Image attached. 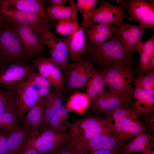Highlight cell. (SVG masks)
Returning a JSON list of instances; mask_svg holds the SVG:
<instances>
[{
  "label": "cell",
  "instance_id": "cell-1",
  "mask_svg": "<svg viewBox=\"0 0 154 154\" xmlns=\"http://www.w3.org/2000/svg\"><path fill=\"white\" fill-rule=\"evenodd\" d=\"M114 130L111 118L87 116L71 123L67 133L68 138L63 145L74 150L98 135H112Z\"/></svg>",
  "mask_w": 154,
  "mask_h": 154
},
{
  "label": "cell",
  "instance_id": "cell-2",
  "mask_svg": "<svg viewBox=\"0 0 154 154\" xmlns=\"http://www.w3.org/2000/svg\"><path fill=\"white\" fill-rule=\"evenodd\" d=\"M87 60L104 69L118 65L130 66L133 58L126 51L117 35L100 46L87 44L83 53Z\"/></svg>",
  "mask_w": 154,
  "mask_h": 154
},
{
  "label": "cell",
  "instance_id": "cell-3",
  "mask_svg": "<svg viewBox=\"0 0 154 154\" xmlns=\"http://www.w3.org/2000/svg\"><path fill=\"white\" fill-rule=\"evenodd\" d=\"M100 70L106 86L129 102L132 98L135 70L130 66L118 65Z\"/></svg>",
  "mask_w": 154,
  "mask_h": 154
},
{
  "label": "cell",
  "instance_id": "cell-4",
  "mask_svg": "<svg viewBox=\"0 0 154 154\" xmlns=\"http://www.w3.org/2000/svg\"><path fill=\"white\" fill-rule=\"evenodd\" d=\"M29 55L12 28L0 29V65L24 62Z\"/></svg>",
  "mask_w": 154,
  "mask_h": 154
},
{
  "label": "cell",
  "instance_id": "cell-5",
  "mask_svg": "<svg viewBox=\"0 0 154 154\" xmlns=\"http://www.w3.org/2000/svg\"><path fill=\"white\" fill-rule=\"evenodd\" d=\"M67 138V134L58 133L43 127L29 131L24 147L33 149L42 154H50L60 147Z\"/></svg>",
  "mask_w": 154,
  "mask_h": 154
},
{
  "label": "cell",
  "instance_id": "cell-6",
  "mask_svg": "<svg viewBox=\"0 0 154 154\" xmlns=\"http://www.w3.org/2000/svg\"><path fill=\"white\" fill-rule=\"evenodd\" d=\"M38 29L48 49L50 57L63 74L70 63L68 53L71 35L59 38L50 31L47 26H42Z\"/></svg>",
  "mask_w": 154,
  "mask_h": 154
},
{
  "label": "cell",
  "instance_id": "cell-7",
  "mask_svg": "<svg viewBox=\"0 0 154 154\" xmlns=\"http://www.w3.org/2000/svg\"><path fill=\"white\" fill-rule=\"evenodd\" d=\"M119 6L111 4L108 1H102L99 6L95 8L84 17L81 23L83 28H87L92 24H111L123 20V18L131 21L124 11L123 5L120 3Z\"/></svg>",
  "mask_w": 154,
  "mask_h": 154
},
{
  "label": "cell",
  "instance_id": "cell-8",
  "mask_svg": "<svg viewBox=\"0 0 154 154\" xmlns=\"http://www.w3.org/2000/svg\"><path fill=\"white\" fill-rule=\"evenodd\" d=\"M33 68L25 63L17 62L0 65V88L14 91L25 81Z\"/></svg>",
  "mask_w": 154,
  "mask_h": 154
},
{
  "label": "cell",
  "instance_id": "cell-9",
  "mask_svg": "<svg viewBox=\"0 0 154 154\" xmlns=\"http://www.w3.org/2000/svg\"><path fill=\"white\" fill-rule=\"evenodd\" d=\"M128 12L129 18L145 29L154 28V0H129L120 1Z\"/></svg>",
  "mask_w": 154,
  "mask_h": 154
},
{
  "label": "cell",
  "instance_id": "cell-10",
  "mask_svg": "<svg viewBox=\"0 0 154 154\" xmlns=\"http://www.w3.org/2000/svg\"><path fill=\"white\" fill-rule=\"evenodd\" d=\"M117 35L125 49L131 56L133 52H138L143 42L142 37L145 29L138 25H131L122 20L113 23Z\"/></svg>",
  "mask_w": 154,
  "mask_h": 154
},
{
  "label": "cell",
  "instance_id": "cell-11",
  "mask_svg": "<svg viewBox=\"0 0 154 154\" xmlns=\"http://www.w3.org/2000/svg\"><path fill=\"white\" fill-rule=\"evenodd\" d=\"M0 16L3 21L11 24L27 25L38 29L42 26H49L50 23L40 16L13 9L7 6L4 0L0 2Z\"/></svg>",
  "mask_w": 154,
  "mask_h": 154
},
{
  "label": "cell",
  "instance_id": "cell-12",
  "mask_svg": "<svg viewBox=\"0 0 154 154\" xmlns=\"http://www.w3.org/2000/svg\"><path fill=\"white\" fill-rule=\"evenodd\" d=\"M11 28L21 41L28 54L37 53L46 45L39 29L25 25L13 24Z\"/></svg>",
  "mask_w": 154,
  "mask_h": 154
},
{
  "label": "cell",
  "instance_id": "cell-13",
  "mask_svg": "<svg viewBox=\"0 0 154 154\" xmlns=\"http://www.w3.org/2000/svg\"><path fill=\"white\" fill-rule=\"evenodd\" d=\"M39 99L37 93L28 80L19 85L15 91V113L18 119L21 120Z\"/></svg>",
  "mask_w": 154,
  "mask_h": 154
},
{
  "label": "cell",
  "instance_id": "cell-14",
  "mask_svg": "<svg viewBox=\"0 0 154 154\" xmlns=\"http://www.w3.org/2000/svg\"><path fill=\"white\" fill-rule=\"evenodd\" d=\"M128 102L110 88L104 89L92 107V111L98 112L106 117H111L113 111Z\"/></svg>",
  "mask_w": 154,
  "mask_h": 154
},
{
  "label": "cell",
  "instance_id": "cell-15",
  "mask_svg": "<svg viewBox=\"0 0 154 154\" xmlns=\"http://www.w3.org/2000/svg\"><path fill=\"white\" fill-rule=\"evenodd\" d=\"M123 141L115 136L102 134L95 137L73 150L77 154H90L100 149H114Z\"/></svg>",
  "mask_w": 154,
  "mask_h": 154
},
{
  "label": "cell",
  "instance_id": "cell-16",
  "mask_svg": "<svg viewBox=\"0 0 154 154\" xmlns=\"http://www.w3.org/2000/svg\"><path fill=\"white\" fill-rule=\"evenodd\" d=\"M9 7L16 10L37 15L50 23L51 19L43 7V1L40 0H4Z\"/></svg>",
  "mask_w": 154,
  "mask_h": 154
},
{
  "label": "cell",
  "instance_id": "cell-17",
  "mask_svg": "<svg viewBox=\"0 0 154 154\" xmlns=\"http://www.w3.org/2000/svg\"><path fill=\"white\" fill-rule=\"evenodd\" d=\"M132 98L134 108L139 115L147 116L153 112L154 98L147 92L134 85Z\"/></svg>",
  "mask_w": 154,
  "mask_h": 154
},
{
  "label": "cell",
  "instance_id": "cell-18",
  "mask_svg": "<svg viewBox=\"0 0 154 154\" xmlns=\"http://www.w3.org/2000/svg\"><path fill=\"white\" fill-rule=\"evenodd\" d=\"M83 29L78 24L71 35L68 46L69 58L73 62L77 61L85 51L87 43Z\"/></svg>",
  "mask_w": 154,
  "mask_h": 154
},
{
  "label": "cell",
  "instance_id": "cell-19",
  "mask_svg": "<svg viewBox=\"0 0 154 154\" xmlns=\"http://www.w3.org/2000/svg\"><path fill=\"white\" fill-rule=\"evenodd\" d=\"M44 117L43 100L40 99L22 118V125L29 131L41 129L44 127Z\"/></svg>",
  "mask_w": 154,
  "mask_h": 154
},
{
  "label": "cell",
  "instance_id": "cell-20",
  "mask_svg": "<svg viewBox=\"0 0 154 154\" xmlns=\"http://www.w3.org/2000/svg\"><path fill=\"white\" fill-rule=\"evenodd\" d=\"M69 111L66 105H63L44 127L58 133L67 134V130L70 127L72 123L68 119Z\"/></svg>",
  "mask_w": 154,
  "mask_h": 154
},
{
  "label": "cell",
  "instance_id": "cell-21",
  "mask_svg": "<svg viewBox=\"0 0 154 154\" xmlns=\"http://www.w3.org/2000/svg\"><path fill=\"white\" fill-rule=\"evenodd\" d=\"M29 131L22 124L9 133L8 154H17L25 145Z\"/></svg>",
  "mask_w": 154,
  "mask_h": 154
},
{
  "label": "cell",
  "instance_id": "cell-22",
  "mask_svg": "<svg viewBox=\"0 0 154 154\" xmlns=\"http://www.w3.org/2000/svg\"><path fill=\"white\" fill-rule=\"evenodd\" d=\"M139 117L135 110L134 104H128L114 110L111 114V117L114 122V126L115 135L117 137L126 122L129 119Z\"/></svg>",
  "mask_w": 154,
  "mask_h": 154
},
{
  "label": "cell",
  "instance_id": "cell-23",
  "mask_svg": "<svg viewBox=\"0 0 154 154\" xmlns=\"http://www.w3.org/2000/svg\"><path fill=\"white\" fill-rule=\"evenodd\" d=\"M91 78L87 84L86 93L90 98V106L92 107L106 85L100 70L94 68Z\"/></svg>",
  "mask_w": 154,
  "mask_h": 154
},
{
  "label": "cell",
  "instance_id": "cell-24",
  "mask_svg": "<svg viewBox=\"0 0 154 154\" xmlns=\"http://www.w3.org/2000/svg\"><path fill=\"white\" fill-rule=\"evenodd\" d=\"M154 147L153 136L145 132L129 141L123 147V153L130 154L137 152H141L147 148L152 149Z\"/></svg>",
  "mask_w": 154,
  "mask_h": 154
},
{
  "label": "cell",
  "instance_id": "cell-25",
  "mask_svg": "<svg viewBox=\"0 0 154 154\" xmlns=\"http://www.w3.org/2000/svg\"><path fill=\"white\" fill-rule=\"evenodd\" d=\"M139 117L128 119L123 125L117 137L121 141L136 137L146 132V129Z\"/></svg>",
  "mask_w": 154,
  "mask_h": 154
},
{
  "label": "cell",
  "instance_id": "cell-26",
  "mask_svg": "<svg viewBox=\"0 0 154 154\" xmlns=\"http://www.w3.org/2000/svg\"><path fill=\"white\" fill-rule=\"evenodd\" d=\"M69 1L68 6L51 5L47 7L45 10L50 19L58 21L77 17L74 1Z\"/></svg>",
  "mask_w": 154,
  "mask_h": 154
},
{
  "label": "cell",
  "instance_id": "cell-27",
  "mask_svg": "<svg viewBox=\"0 0 154 154\" xmlns=\"http://www.w3.org/2000/svg\"><path fill=\"white\" fill-rule=\"evenodd\" d=\"M83 58L81 56L76 62L69 63L64 72V78L66 89L68 93L76 92V86Z\"/></svg>",
  "mask_w": 154,
  "mask_h": 154
},
{
  "label": "cell",
  "instance_id": "cell-28",
  "mask_svg": "<svg viewBox=\"0 0 154 154\" xmlns=\"http://www.w3.org/2000/svg\"><path fill=\"white\" fill-rule=\"evenodd\" d=\"M90 98L86 92H76L70 96L65 105L69 111L82 114L90 106Z\"/></svg>",
  "mask_w": 154,
  "mask_h": 154
},
{
  "label": "cell",
  "instance_id": "cell-29",
  "mask_svg": "<svg viewBox=\"0 0 154 154\" xmlns=\"http://www.w3.org/2000/svg\"><path fill=\"white\" fill-rule=\"evenodd\" d=\"M15 92V91H9L0 88V114L11 112L16 114Z\"/></svg>",
  "mask_w": 154,
  "mask_h": 154
},
{
  "label": "cell",
  "instance_id": "cell-30",
  "mask_svg": "<svg viewBox=\"0 0 154 154\" xmlns=\"http://www.w3.org/2000/svg\"><path fill=\"white\" fill-rule=\"evenodd\" d=\"M94 68L92 63L83 58L80 72L77 81L76 92L84 90V86L88 79L91 78Z\"/></svg>",
  "mask_w": 154,
  "mask_h": 154
},
{
  "label": "cell",
  "instance_id": "cell-31",
  "mask_svg": "<svg viewBox=\"0 0 154 154\" xmlns=\"http://www.w3.org/2000/svg\"><path fill=\"white\" fill-rule=\"evenodd\" d=\"M49 81L55 90L60 91L63 93L65 91L66 89L64 77L60 70L52 59L50 65Z\"/></svg>",
  "mask_w": 154,
  "mask_h": 154
},
{
  "label": "cell",
  "instance_id": "cell-32",
  "mask_svg": "<svg viewBox=\"0 0 154 154\" xmlns=\"http://www.w3.org/2000/svg\"><path fill=\"white\" fill-rule=\"evenodd\" d=\"M78 24L77 17L58 20L55 25V32L56 34L66 36L71 35Z\"/></svg>",
  "mask_w": 154,
  "mask_h": 154
},
{
  "label": "cell",
  "instance_id": "cell-33",
  "mask_svg": "<svg viewBox=\"0 0 154 154\" xmlns=\"http://www.w3.org/2000/svg\"><path fill=\"white\" fill-rule=\"evenodd\" d=\"M135 85L140 88L154 97V70L144 76H138L134 80Z\"/></svg>",
  "mask_w": 154,
  "mask_h": 154
},
{
  "label": "cell",
  "instance_id": "cell-34",
  "mask_svg": "<svg viewBox=\"0 0 154 154\" xmlns=\"http://www.w3.org/2000/svg\"><path fill=\"white\" fill-rule=\"evenodd\" d=\"M19 120L14 113L5 112L0 114V131L10 132L19 125Z\"/></svg>",
  "mask_w": 154,
  "mask_h": 154
},
{
  "label": "cell",
  "instance_id": "cell-35",
  "mask_svg": "<svg viewBox=\"0 0 154 154\" xmlns=\"http://www.w3.org/2000/svg\"><path fill=\"white\" fill-rule=\"evenodd\" d=\"M51 57H39L34 60L35 67L38 71V73L42 76L49 80L50 76V64Z\"/></svg>",
  "mask_w": 154,
  "mask_h": 154
},
{
  "label": "cell",
  "instance_id": "cell-36",
  "mask_svg": "<svg viewBox=\"0 0 154 154\" xmlns=\"http://www.w3.org/2000/svg\"><path fill=\"white\" fill-rule=\"evenodd\" d=\"M87 28L105 36L108 38H111L116 32L115 28L111 24H92L89 25Z\"/></svg>",
  "mask_w": 154,
  "mask_h": 154
},
{
  "label": "cell",
  "instance_id": "cell-37",
  "mask_svg": "<svg viewBox=\"0 0 154 154\" xmlns=\"http://www.w3.org/2000/svg\"><path fill=\"white\" fill-rule=\"evenodd\" d=\"M98 0H77L75 7L76 10L80 11L84 17L95 8Z\"/></svg>",
  "mask_w": 154,
  "mask_h": 154
},
{
  "label": "cell",
  "instance_id": "cell-38",
  "mask_svg": "<svg viewBox=\"0 0 154 154\" xmlns=\"http://www.w3.org/2000/svg\"><path fill=\"white\" fill-rule=\"evenodd\" d=\"M87 38L89 40L90 44L99 46L104 44L108 38L105 36L89 28H83Z\"/></svg>",
  "mask_w": 154,
  "mask_h": 154
},
{
  "label": "cell",
  "instance_id": "cell-39",
  "mask_svg": "<svg viewBox=\"0 0 154 154\" xmlns=\"http://www.w3.org/2000/svg\"><path fill=\"white\" fill-rule=\"evenodd\" d=\"M50 94L43 99L44 105V127L47 125L55 113Z\"/></svg>",
  "mask_w": 154,
  "mask_h": 154
},
{
  "label": "cell",
  "instance_id": "cell-40",
  "mask_svg": "<svg viewBox=\"0 0 154 154\" xmlns=\"http://www.w3.org/2000/svg\"><path fill=\"white\" fill-rule=\"evenodd\" d=\"M139 55V74L142 76L149 72V65L151 58L148 55L143 51L141 49L138 52Z\"/></svg>",
  "mask_w": 154,
  "mask_h": 154
},
{
  "label": "cell",
  "instance_id": "cell-41",
  "mask_svg": "<svg viewBox=\"0 0 154 154\" xmlns=\"http://www.w3.org/2000/svg\"><path fill=\"white\" fill-rule=\"evenodd\" d=\"M63 93L58 90H55L50 96L55 113L63 106L62 99Z\"/></svg>",
  "mask_w": 154,
  "mask_h": 154
},
{
  "label": "cell",
  "instance_id": "cell-42",
  "mask_svg": "<svg viewBox=\"0 0 154 154\" xmlns=\"http://www.w3.org/2000/svg\"><path fill=\"white\" fill-rule=\"evenodd\" d=\"M27 79L33 80L42 86H45L51 89L52 85L49 81L41 76L38 72L34 71H32L29 75Z\"/></svg>",
  "mask_w": 154,
  "mask_h": 154
},
{
  "label": "cell",
  "instance_id": "cell-43",
  "mask_svg": "<svg viewBox=\"0 0 154 154\" xmlns=\"http://www.w3.org/2000/svg\"><path fill=\"white\" fill-rule=\"evenodd\" d=\"M140 48L143 51L148 55L151 58L154 56V33L147 40L141 43Z\"/></svg>",
  "mask_w": 154,
  "mask_h": 154
},
{
  "label": "cell",
  "instance_id": "cell-44",
  "mask_svg": "<svg viewBox=\"0 0 154 154\" xmlns=\"http://www.w3.org/2000/svg\"><path fill=\"white\" fill-rule=\"evenodd\" d=\"M8 133L0 131V154H8Z\"/></svg>",
  "mask_w": 154,
  "mask_h": 154
},
{
  "label": "cell",
  "instance_id": "cell-45",
  "mask_svg": "<svg viewBox=\"0 0 154 154\" xmlns=\"http://www.w3.org/2000/svg\"><path fill=\"white\" fill-rule=\"evenodd\" d=\"M126 141H123L118 146L114 149H100L90 154H114L124 144Z\"/></svg>",
  "mask_w": 154,
  "mask_h": 154
},
{
  "label": "cell",
  "instance_id": "cell-46",
  "mask_svg": "<svg viewBox=\"0 0 154 154\" xmlns=\"http://www.w3.org/2000/svg\"><path fill=\"white\" fill-rule=\"evenodd\" d=\"M49 154H77L72 149L64 146L60 147L57 149Z\"/></svg>",
  "mask_w": 154,
  "mask_h": 154
},
{
  "label": "cell",
  "instance_id": "cell-47",
  "mask_svg": "<svg viewBox=\"0 0 154 154\" xmlns=\"http://www.w3.org/2000/svg\"><path fill=\"white\" fill-rule=\"evenodd\" d=\"M51 93V89L45 86H42L37 92L39 99H43Z\"/></svg>",
  "mask_w": 154,
  "mask_h": 154
},
{
  "label": "cell",
  "instance_id": "cell-48",
  "mask_svg": "<svg viewBox=\"0 0 154 154\" xmlns=\"http://www.w3.org/2000/svg\"><path fill=\"white\" fill-rule=\"evenodd\" d=\"M17 154H43L29 147H23Z\"/></svg>",
  "mask_w": 154,
  "mask_h": 154
},
{
  "label": "cell",
  "instance_id": "cell-49",
  "mask_svg": "<svg viewBox=\"0 0 154 154\" xmlns=\"http://www.w3.org/2000/svg\"><path fill=\"white\" fill-rule=\"evenodd\" d=\"M51 5L65 6L69 1L67 0H49L46 1Z\"/></svg>",
  "mask_w": 154,
  "mask_h": 154
},
{
  "label": "cell",
  "instance_id": "cell-50",
  "mask_svg": "<svg viewBox=\"0 0 154 154\" xmlns=\"http://www.w3.org/2000/svg\"><path fill=\"white\" fill-rule=\"evenodd\" d=\"M27 80L29 82L31 86L37 93L40 89L43 86L39 84L33 80H30L28 79Z\"/></svg>",
  "mask_w": 154,
  "mask_h": 154
},
{
  "label": "cell",
  "instance_id": "cell-51",
  "mask_svg": "<svg viewBox=\"0 0 154 154\" xmlns=\"http://www.w3.org/2000/svg\"><path fill=\"white\" fill-rule=\"evenodd\" d=\"M141 152L142 154H154V151L149 148H147Z\"/></svg>",
  "mask_w": 154,
  "mask_h": 154
},
{
  "label": "cell",
  "instance_id": "cell-52",
  "mask_svg": "<svg viewBox=\"0 0 154 154\" xmlns=\"http://www.w3.org/2000/svg\"><path fill=\"white\" fill-rule=\"evenodd\" d=\"M128 141V140H127L124 144L114 154H124L123 151V147Z\"/></svg>",
  "mask_w": 154,
  "mask_h": 154
},
{
  "label": "cell",
  "instance_id": "cell-53",
  "mask_svg": "<svg viewBox=\"0 0 154 154\" xmlns=\"http://www.w3.org/2000/svg\"><path fill=\"white\" fill-rule=\"evenodd\" d=\"M154 56L151 58L149 63V71L154 70Z\"/></svg>",
  "mask_w": 154,
  "mask_h": 154
},
{
  "label": "cell",
  "instance_id": "cell-54",
  "mask_svg": "<svg viewBox=\"0 0 154 154\" xmlns=\"http://www.w3.org/2000/svg\"><path fill=\"white\" fill-rule=\"evenodd\" d=\"M3 21L0 16V29L2 28V23Z\"/></svg>",
  "mask_w": 154,
  "mask_h": 154
},
{
  "label": "cell",
  "instance_id": "cell-55",
  "mask_svg": "<svg viewBox=\"0 0 154 154\" xmlns=\"http://www.w3.org/2000/svg\"></svg>",
  "mask_w": 154,
  "mask_h": 154
}]
</instances>
